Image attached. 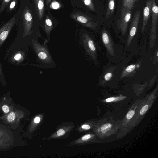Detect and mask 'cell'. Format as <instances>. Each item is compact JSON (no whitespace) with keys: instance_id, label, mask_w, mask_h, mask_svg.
I'll return each mask as SVG.
<instances>
[{"instance_id":"obj_1","label":"cell","mask_w":158,"mask_h":158,"mask_svg":"<svg viewBox=\"0 0 158 158\" xmlns=\"http://www.w3.org/2000/svg\"><path fill=\"white\" fill-rule=\"evenodd\" d=\"M47 40L44 44L39 43L38 40H33L31 45L36 56V61L39 64L36 66L43 68H53L56 64L48 47Z\"/></svg>"},{"instance_id":"obj_2","label":"cell","mask_w":158,"mask_h":158,"mask_svg":"<svg viewBox=\"0 0 158 158\" xmlns=\"http://www.w3.org/2000/svg\"><path fill=\"white\" fill-rule=\"evenodd\" d=\"M122 122L107 119H102L97 127V133L101 138L109 136L117 132L118 129L122 126Z\"/></svg>"},{"instance_id":"obj_3","label":"cell","mask_w":158,"mask_h":158,"mask_svg":"<svg viewBox=\"0 0 158 158\" xmlns=\"http://www.w3.org/2000/svg\"><path fill=\"white\" fill-rule=\"evenodd\" d=\"M78 43L81 48L90 55L93 58L94 54L96 50V48L94 42L89 35L85 33H82L80 35Z\"/></svg>"},{"instance_id":"obj_4","label":"cell","mask_w":158,"mask_h":158,"mask_svg":"<svg viewBox=\"0 0 158 158\" xmlns=\"http://www.w3.org/2000/svg\"><path fill=\"white\" fill-rule=\"evenodd\" d=\"M22 18L24 28L23 37L25 38L27 36H31L33 32L32 30L33 17L27 7H25L23 12Z\"/></svg>"},{"instance_id":"obj_5","label":"cell","mask_w":158,"mask_h":158,"mask_svg":"<svg viewBox=\"0 0 158 158\" xmlns=\"http://www.w3.org/2000/svg\"><path fill=\"white\" fill-rule=\"evenodd\" d=\"M131 16V10L126 7H122L120 18L117 21V25L118 27L121 29L123 35L127 30L128 25Z\"/></svg>"},{"instance_id":"obj_6","label":"cell","mask_w":158,"mask_h":158,"mask_svg":"<svg viewBox=\"0 0 158 158\" xmlns=\"http://www.w3.org/2000/svg\"><path fill=\"white\" fill-rule=\"evenodd\" d=\"M71 17L75 20L86 27L92 29H94L96 27V23L92 21V19L83 13L76 12L72 14Z\"/></svg>"},{"instance_id":"obj_7","label":"cell","mask_w":158,"mask_h":158,"mask_svg":"<svg viewBox=\"0 0 158 158\" xmlns=\"http://www.w3.org/2000/svg\"><path fill=\"white\" fill-rule=\"evenodd\" d=\"M152 0V19L151 37V39H154L156 34V31L158 19V7L155 0Z\"/></svg>"},{"instance_id":"obj_8","label":"cell","mask_w":158,"mask_h":158,"mask_svg":"<svg viewBox=\"0 0 158 158\" xmlns=\"http://www.w3.org/2000/svg\"><path fill=\"white\" fill-rule=\"evenodd\" d=\"M15 17H12L0 29V47L7 38L15 23Z\"/></svg>"},{"instance_id":"obj_9","label":"cell","mask_w":158,"mask_h":158,"mask_svg":"<svg viewBox=\"0 0 158 158\" xmlns=\"http://www.w3.org/2000/svg\"><path fill=\"white\" fill-rule=\"evenodd\" d=\"M140 16V12L139 10H137L135 12L132 19L127 42L128 46L136 33Z\"/></svg>"},{"instance_id":"obj_10","label":"cell","mask_w":158,"mask_h":158,"mask_svg":"<svg viewBox=\"0 0 158 158\" xmlns=\"http://www.w3.org/2000/svg\"><path fill=\"white\" fill-rule=\"evenodd\" d=\"M152 0H146V4L143 13V22L142 27V31H143L146 27L148 21L151 13Z\"/></svg>"},{"instance_id":"obj_11","label":"cell","mask_w":158,"mask_h":158,"mask_svg":"<svg viewBox=\"0 0 158 158\" xmlns=\"http://www.w3.org/2000/svg\"><path fill=\"white\" fill-rule=\"evenodd\" d=\"M38 16L40 20L43 18L44 10V0H34Z\"/></svg>"},{"instance_id":"obj_12","label":"cell","mask_w":158,"mask_h":158,"mask_svg":"<svg viewBox=\"0 0 158 158\" xmlns=\"http://www.w3.org/2000/svg\"><path fill=\"white\" fill-rule=\"evenodd\" d=\"M44 30L46 35L48 41L50 40V34L53 28V25L51 19L47 16L44 25Z\"/></svg>"},{"instance_id":"obj_13","label":"cell","mask_w":158,"mask_h":158,"mask_svg":"<svg viewBox=\"0 0 158 158\" xmlns=\"http://www.w3.org/2000/svg\"><path fill=\"white\" fill-rule=\"evenodd\" d=\"M138 104L137 103L136 106L133 107L128 111L127 113L125 118L124 119L123 121H122V128L124 127L127 123L133 117L136 110L138 107Z\"/></svg>"},{"instance_id":"obj_14","label":"cell","mask_w":158,"mask_h":158,"mask_svg":"<svg viewBox=\"0 0 158 158\" xmlns=\"http://www.w3.org/2000/svg\"><path fill=\"white\" fill-rule=\"evenodd\" d=\"M115 5V0H108L106 13V18L109 19L114 12Z\"/></svg>"},{"instance_id":"obj_15","label":"cell","mask_w":158,"mask_h":158,"mask_svg":"<svg viewBox=\"0 0 158 158\" xmlns=\"http://www.w3.org/2000/svg\"><path fill=\"white\" fill-rule=\"evenodd\" d=\"M86 7L92 11H95V8L92 0H82Z\"/></svg>"},{"instance_id":"obj_16","label":"cell","mask_w":158,"mask_h":158,"mask_svg":"<svg viewBox=\"0 0 158 158\" xmlns=\"http://www.w3.org/2000/svg\"><path fill=\"white\" fill-rule=\"evenodd\" d=\"M102 40L104 44L106 45L109 43V38L108 34L106 31H103L102 34Z\"/></svg>"},{"instance_id":"obj_17","label":"cell","mask_w":158,"mask_h":158,"mask_svg":"<svg viewBox=\"0 0 158 158\" xmlns=\"http://www.w3.org/2000/svg\"><path fill=\"white\" fill-rule=\"evenodd\" d=\"M23 58V56L21 53L18 52L15 53L13 56L14 59L16 61H19Z\"/></svg>"},{"instance_id":"obj_18","label":"cell","mask_w":158,"mask_h":158,"mask_svg":"<svg viewBox=\"0 0 158 158\" xmlns=\"http://www.w3.org/2000/svg\"><path fill=\"white\" fill-rule=\"evenodd\" d=\"M15 118V114L13 112H10L8 115L7 119L8 121L11 122L13 121Z\"/></svg>"},{"instance_id":"obj_19","label":"cell","mask_w":158,"mask_h":158,"mask_svg":"<svg viewBox=\"0 0 158 158\" xmlns=\"http://www.w3.org/2000/svg\"><path fill=\"white\" fill-rule=\"evenodd\" d=\"M11 0H3L0 8V13L4 10L5 8L9 2Z\"/></svg>"},{"instance_id":"obj_20","label":"cell","mask_w":158,"mask_h":158,"mask_svg":"<svg viewBox=\"0 0 158 158\" xmlns=\"http://www.w3.org/2000/svg\"><path fill=\"white\" fill-rule=\"evenodd\" d=\"M135 68V65L131 64L127 67L125 69V71L127 72L130 73L133 71Z\"/></svg>"},{"instance_id":"obj_21","label":"cell","mask_w":158,"mask_h":158,"mask_svg":"<svg viewBox=\"0 0 158 158\" xmlns=\"http://www.w3.org/2000/svg\"><path fill=\"white\" fill-rule=\"evenodd\" d=\"M121 98L119 97H110L109 98H108L106 99L105 100V101L107 102H113L114 101H116L117 100H118L119 99H121Z\"/></svg>"},{"instance_id":"obj_22","label":"cell","mask_w":158,"mask_h":158,"mask_svg":"<svg viewBox=\"0 0 158 158\" xmlns=\"http://www.w3.org/2000/svg\"><path fill=\"white\" fill-rule=\"evenodd\" d=\"M138 0H130L128 8L131 10Z\"/></svg>"},{"instance_id":"obj_23","label":"cell","mask_w":158,"mask_h":158,"mask_svg":"<svg viewBox=\"0 0 158 158\" xmlns=\"http://www.w3.org/2000/svg\"><path fill=\"white\" fill-rule=\"evenodd\" d=\"M130 0H122V7L128 8Z\"/></svg>"},{"instance_id":"obj_24","label":"cell","mask_w":158,"mask_h":158,"mask_svg":"<svg viewBox=\"0 0 158 158\" xmlns=\"http://www.w3.org/2000/svg\"><path fill=\"white\" fill-rule=\"evenodd\" d=\"M2 109L3 111L5 113H8L10 110L9 107L8 106L6 105H4L2 106Z\"/></svg>"},{"instance_id":"obj_25","label":"cell","mask_w":158,"mask_h":158,"mask_svg":"<svg viewBox=\"0 0 158 158\" xmlns=\"http://www.w3.org/2000/svg\"><path fill=\"white\" fill-rule=\"evenodd\" d=\"M17 0H13L11 2L9 7L10 10H12L15 7Z\"/></svg>"},{"instance_id":"obj_26","label":"cell","mask_w":158,"mask_h":158,"mask_svg":"<svg viewBox=\"0 0 158 158\" xmlns=\"http://www.w3.org/2000/svg\"><path fill=\"white\" fill-rule=\"evenodd\" d=\"M93 135H92L91 134H87L85 135L82 137V139L83 141H86L90 139Z\"/></svg>"},{"instance_id":"obj_27","label":"cell","mask_w":158,"mask_h":158,"mask_svg":"<svg viewBox=\"0 0 158 158\" xmlns=\"http://www.w3.org/2000/svg\"><path fill=\"white\" fill-rule=\"evenodd\" d=\"M112 76V74L110 73H108L104 76V78L106 81L109 80Z\"/></svg>"},{"instance_id":"obj_28","label":"cell","mask_w":158,"mask_h":158,"mask_svg":"<svg viewBox=\"0 0 158 158\" xmlns=\"http://www.w3.org/2000/svg\"><path fill=\"white\" fill-rule=\"evenodd\" d=\"M65 133V132L64 129H60L57 131V134L58 135L60 136L64 135Z\"/></svg>"},{"instance_id":"obj_29","label":"cell","mask_w":158,"mask_h":158,"mask_svg":"<svg viewBox=\"0 0 158 158\" xmlns=\"http://www.w3.org/2000/svg\"><path fill=\"white\" fill-rule=\"evenodd\" d=\"M51 7H52L53 8L56 9L59 7V4L58 3L56 2H52L51 4Z\"/></svg>"},{"instance_id":"obj_30","label":"cell","mask_w":158,"mask_h":158,"mask_svg":"<svg viewBox=\"0 0 158 158\" xmlns=\"http://www.w3.org/2000/svg\"><path fill=\"white\" fill-rule=\"evenodd\" d=\"M81 128L84 130H89L91 128V126L89 125L84 124L81 126Z\"/></svg>"},{"instance_id":"obj_31","label":"cell","mask_w":158,"mask_h":158,"mask_svg":"<svg viewBox=\"0 0 158 158\" xmlns=\"http://www.w3.org/2000/svg\"><path fill=\"white\" fill-rule=\"evenodd\" d=\"M40 120V119L39 117L37 116L34 119V122L35 123H37L39 122Z\"/></svg>"},{"instance_id":"obj_32","label":"cell","mask_w":158,"mask_h":158,"mask_svg":"<svg viewBox=\"0 0 158 158\" xmlns=\"http://www.w3.org/2000/svg\"><path fill=\"white\" fill-rule=\"evenodd\" d=\"M47 5H48L50 2L51 0H45Z\"/></svg>"},{"instance_id":"obj_33","label":"cell","mask_w":158,"mask_h":158,"mask_svg":"<svg viewBox=\"0 0 158 158\" xmlns=\"http://www.w3.org/2000/svg\"><path fill=\"white\" fill-rule=\"evenodd\" d=\"M158 52H157V56H158Z\"/></svg>"}]
</instances>
